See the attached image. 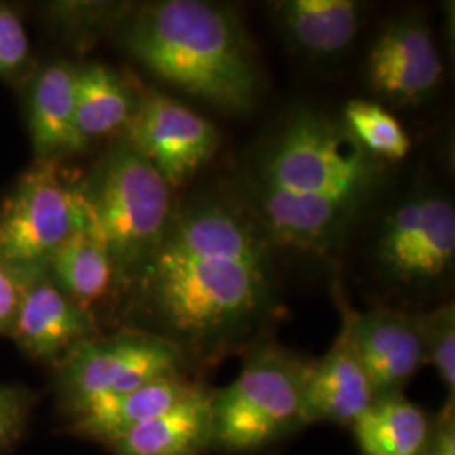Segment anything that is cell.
Masks as SVG:
<instances>
[{
	"instance_id": "1",
	"label": "cell",
	"mask_w": 455,
	"mask_h": 455,
	"mask_svg": "<svg viewBox=\"0 0 455 455\" xmlns=\"http://www.w3.org/2000/svg\"><path fill=\"white\" fill-rule=\"evenodd\" d=\"M272 243L244 203L201 196L174 212L144 268V304L156 336L189 371L260 342L275 317Z\"/></svg>"
},
{
	"instance_id": "2",
	"label": "cell",
	"mask_w": 455,
	"mask_h": 455,
	"mask_svg": "<svg viewBox=\"0 0 455 455\" xmlns=\"http://www.w3.org/2000/svg\"><path fill=\"white\" fill-rule=\"evenodd\" d=\"M385 164L342 120L297 108L244 165V206L272 246L327 255L342 243L385 182Z\"/></svg>"
},
{
	"instance_id": "3",
	"label": "cell",
	"mask_w": 455,
	"mask_h": 455,
	"mask_svg": "<svg viewBox=\"0 0 455 455\" xmlns=\"http://www.w3.org/2000/svg\"><path fill=\"white\" fill-rule=\"evenodd\" d=\"M125 46L164 83L225 114L250 112L261 92L242 17L204 0H164L132 17Z\"/></svg>"
},
{
	"instance_id": "4",
	"label": "cell",
	"mask_w": 455,
	"mask_h": 455,
	"mask_svg": "<svg viewBox=\"0 0 455 455\" xmlns=\"http://www.w3.org/2000/svg\"><path fill=\"white\" fill-rule=\"evenodd\" d=\"M312 361L274 342L250 347L238 376L212 391V452L257 454L304 428Z\"/></svg>"
},
{
	"instance_id": "5",
	"label": "cell",
	"mask_w": 455,
	"mask_h": 455,
	"mask_svg": "<svg viewBox=\"0 0 455 455\" xmlns=\"http://www.w3.org/2000/svg\"><path fill=\"white\" fill-rule=\"evenodd\" d=\"M171 186L127 142L112 148L80 189L84 231L108 250L116 270L144 267L174 216Z\"/></svg>"
},
{
	"instance_id": "6",
	"label": "cell",
	"mask_w": 455,
	"mask_h": 455,
	"mask_svg": "<svg viewBox=\"0 0 455 455\" xmlns=\"http://www.w3.org/2000/svg\"><path fill=\"white\" fill-rule=\"evenodd\" d=\"M180 349L147 331L93 338L61 363V395L68 415L98 400L140 388L167 376H189Z\"/></svg>"
},
{
	"instance_id": "7",
	"label": "cell",
	"mask_w": 455,
	"mask_h": 455,
	"mask_svg": "<svg viewBox=\"0 0 455 455\" xmlns=\"http://www.w3.org/2000/svg\"><path fill=\"white\" fill-rule=\"evenodd\" d=\"M376 257L381 272L396 285H435L454 268V204L432 191L402 201L383 221Z\"/></svg>"
},
{
	"instance_id": "8",
	"label": "cell",
	"mask_w": 455,
	"mask_h": 455,
	"mask_svg": "<svg viewBox=\"0 0 455 455\" xmlns=\"http://www.w3.org/2000/svg\"><path fill=\"white\" fill-rule=\"evenodd\" d=\"M78 229H84L80 189L60 178L54 163L34 167L0 214V260L31 270Z\"/></svg>"
},
{
	"instance_id": "9",
	"label": "cell",
	"mask_w": 455,
	"mask_h": 455,
	"mask_svg": "<svg viewBox=\"0 0 455 455\" xmlns=\"http://www.w3.org/2000/svg\"><path fill=\"white\" fill-rule=\"evenodd\" d=\"M127 144L152 164L171 188L210 163L220 133L208 118L159 92H147L127 124Z\"/></svg>"
},
{
	"instance_id": "10",
	"label": "cell",
	"mask_w": 455,
	"mask_h": 455,
	"mask_svg": "<svg viewBox=\"0 0 455 455\" xmlns=\"http://www.w3.org/2000/svg\"><path fill=\"white\" fill-rule=\"evenodd\" d=\"M368 83L376 95L396 103H420L442 78V60L420 16L391 20L368 56Z\"/></svg>"
},
{
	"instance_id": "11",
	"label": "cell",
	"mask_w": 455,
	"mask_h": 455,
	"mask_svg": "<svg viewBox=\"0 0 455 455\" xmlns=\"http://www.w3.org/2000/svg\"><path fill=\"white\" fill-rule=\"evenodd\" d=\"M353 338L374 400L403 395L427 364L417 314L390 307L351 309Z\"/></svg>"
},
{
	"instance_id": "12",
	"label": "cell",
	"mask_w": 455,
	"mask_h": 455,
	"mask_svg": "<svg viewBox=\"0 0 455 455\" xmlns=\"http://www.w3.org/2000/svg\"><path fill=\"white\" fill-rule=\"evenodd\" d=\"M341 327L329 351L314 359L304 393L302 423H334L351 427L374 402L370 379L356 351L351 325V307L341 297Z\"/></svg>"
},
{
	"instance_id": "13",
	"label": "cell",
	"mask_w": 455,
	"mask_h": 455,
	"mask_svg": "<svg viewBox=\"0 0 455 455\" xmlns=\"http://www.w3.org/2000/svg\"><path fill=\"white\" fill-rule=\"evenodd\" d=\"M11 336L33 358L63 363L75 349L97 338L95 317L75 304L56 282H28Z\"/></svg>"
},
{
	"instance_id": "14",
	"label": "cell",
	"mask_w": 455,
	"mask_h": 455,
	"mask_svg": "<svg viewBox=\"0 0 455 455\" xmlns=\"http://www.w3.org/2000/svg\"><path fill=\"white\" fill-rule=\"evenodd\" d=\"M203 385L191 376H167L140 388L98 400L69 417L66 432L110 445L133 428L163 415Z\"/></svg>"
},
{
	"instance_id": "15",
	"label": "cell",
	"mask_w": 455,
	"mask_h": 455,
	"mask_svg": "<svg viewBox=\"0 0 455 455\" xmlns=\"http://www.w3.org/2000/svg\"><path fill=\"white\" fill-rule=\"evenodd\" d=\"M212 388L199 385L163 415L108 445L112 455H206L212 449Z\"/></svg>"
},
{
	"instance_id": "16",
	"label": "cell",
	"mask_w": 455,
	"mask_h": 455,
	"mask_svg": "<svg viewBox=\"0 0 455 455\" xmlns=\"http://www.w3.org/2000/svg\"><path fill=\"white\" fill-rule=\"evenodd\" d=\"M364 4L356 0H282L276 26L287 43L310 58L338 56L356 39Z\"/></svg>"
},
{
	"instance_id": "17",
	"label": "cell",
	"mask_w": 455,
	"mask_h": 455,
	"mask_svg": "<svg viewBox=\"0 0 455 455\" xmlns=\"http://www.w3.org/2000/svg\"><path fill=\"white\" fill-rule=\"evenodd\" d=\"M434 420L405 395L376 398L351 425L361 455H425Z\"/></svg>"
},
{
	"instance_id": "18",
	"label": "cell",
	"mask_w": 455,
	"mask_h": 455,
	"mask_svg": "<svg viewBox=\"0 0 455 455\" xmlns=\"http://www.w3.org/2000/svg\"><path fill=\"white\" fill-rule=\"evenodd\" d=\"M75 76L76 69L58 63L48 66L34 83L31 132L34 147L43 157L86 147L76 127Z\"/></svg>"
},
{
	"instance_id": "19",
	"label": "cell",
	"mask_w": 455,
	"mask_h": 455,
	"mask_svg": "<svg viewBox=\"0 0 455 455\" xmlns=\"http://www.w3.org/2000/svg\"><path fill=\"white\" fill-rule=\"evenodd\" d=\"M58 287L82 309L92 307L112 291L116 268L105 244L86 233L75 231L48 260Z\"/></svg>"
},
{
	"instance_id": "20",
	"label": "cell",
	"mask_w": 455,
	"mask_h": 455,
	"mask_svg": "<svg viewBox=\"0 0 455 455\" xmlns=\"http://www.w3.org/2000/svg\"><path fill=\"white\" fill-rule=\"evenodd\" d=\"M76 127L88 144L95 137L127 127L137 105L122 78L108 68L90 65L75 76Z\"/></svg>"
},
{
	"instance_id": "21",
	"label": "cell",
	"mask_w": 455,
	"mask_h": 455,
	"mask_svg": "<svg viewBox=\"0 0 455 455\" xmlns=\"http://www.w3.org/2000/svg\"><path fill=\"white\" fill-rule=\"evenodd\" d=\"M342 124L359 146L383 163L407 157L411 140L402 124L381 105L366 100H351L344 107Z\"/></svg>"
},
{
	"instance_id": "22",
	"label": "cell",
	"mask_w": 455,
	"mask_h": 455,
	"mask_svg": "<svg viewBox=\"0 0 455 455\" xmlns=\"http://www.w3.org/2000/svg\"><path fill=\"white\" fill-rule=\"evenodd\" d=\"M422 334L425 359L435 368L447 391V398H455V307H442L417 314Z\"/></svg>"
},
{
	"instance_id": "23",
	"label": "cell",
	"mask_w": 455,
	"mask_h": 455,
	"mask_svg": "<svg viewBox=\"0 0 455 455\" xmlns=\"http://www.w3.org/2000/svg\"><path fill=\"white\" fill-rule=\"evenodd\" d=\"M33 405L34 396L29 391L0 387V454L22 437Z\"/></svg>"
},
{
	"instance_id": "24",
	"label": "cell",
	"mask_w": 455,
	"mask_h": 455,
	"mask_svg": "<svg viewBox=\"0 0 455 455\" xmlns=\"http://www.w3.org/2000/svg\"><path fill=\"white\" fill-rule=\"evenodd\" d=\"M29 51L20 19L7 7H0V73H11L24 63Z\"/></svg>"
},
{
	"instance_id": "25",
	"label": "cell",
	"mask_w": 455,
	"mask_h": 455,
	"mask_svg": "<svg viewBox=\"0 0 455 455\" xmlns=\"http://www.w3.org/2000/svg\"><path fill=\"white\" fill-rule=\"evenodd\" d=\"M26 270L0 260V334H11L28 282Z\"/></svg>"
},
{
	"instance_id": "26",
	"label": "cell",
	"mask_w": 455,
	"mask_h": 455,
	"mask_svg": "<svg viewBox=\"0 0 455 455\" xmlns=\"http://www.w3.org/2000/svg\"><path fill=\"white\" fill-rule=\"evenodd\" d=\"M425 455H455V398H447L435 415Z\"/></svg>"
}]
</instances>
